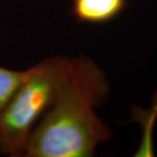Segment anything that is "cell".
Here are the masks:
<instances>
[{
  "instance_id": "2",
  "label": "cell",
  "mask_w": 157,
  "mask_h": 157,
  "mask_svg": "<svg viewBox=\"0 0 157 157\" xmlns=\"http://www.w3.org/2000/svg\"><path fill=\"white\" fill-rule=\"evenodd\" d=\"M66 58L49 57L29 68L28 76L0 112V153L25 156L33 130L54 101Z\"/></svg>"
},
{
  "instance_id": "3",
  "label": "cell",
  "mask_w": 157,
  "mask_h": 157,
  "mask_svg": "<svg viewBox=\"0 0 157 157\" xmlns=\"http://www.w3.org/2000/svg\"><path fill=\"white\" fill-rule=\"evenodd\" d=\"M127 0H72L71 11L78 22L104 24L118 17Z\"/></svg>"
},
{
  "instance_id": "4",
  "label": "cell",
  "mask_w": 157,
  "mask_h": 157,
  "mask_svg": "<svg viewBox=\"0 0 157 157\" xmlns=\"http://www.w3.org/2000/svg\"><path fill=\"white\" fill-rule=\"evenodd\" d=\"M29 68L17 71L0 66V112L28 76Z\"/></svg>"
},
{
  "instance_id": "1",
  "label": "cell",
  "mask_w": 157,
  "mask_h": 157,
  "mask_svg": "<svg viewBox=\"0 0 157 157\" xmlns=\"http://www.w3.org/2000/svg\"><path fill=\"white\" fill-rule=\"evenodd\" d=\"M109 92L106 73L92 59L67 57L54 101L33 130L25 156H93L112 136L96 113Z\"/></svg>"
}]
</instances>
